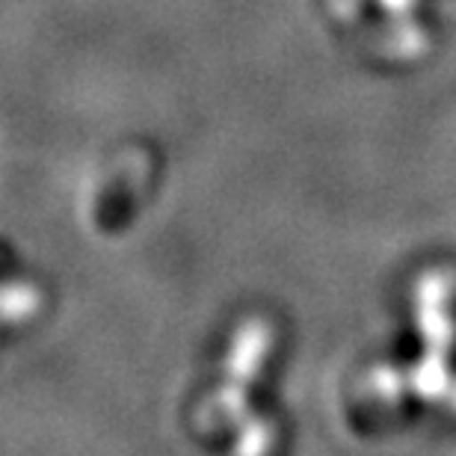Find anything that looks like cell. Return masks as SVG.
Here are the masks:
<instances>
[{
  "mask_svg": "<svg viewBox=\"0 0 456 456\" xmlns=\"http://www.w3.org/2000/svg\"><path fill=\"white\" fill-rule=\"evenodd\" d=\"M332 12L344 18L346 24H355V18H359V9H362V0H330Z\"/></svg>",
  "mask_w": 456,
  "mask_h": 456,
  "instance_id": "cell-1",
  "label": "cell"
},
{
  "mask_svg": "<svg viewBox=\"0 0 456 456\" xmlns=\"http://www.w3.org/2000/svg\"><path fill=\"white\" fill-rule=\"evenodd\" d=\"M382 6H386V9H391V12H400V15H406V12H412L415 0H382Z\"/></svg>",
  "mask_w": 456,
  "mask_h": 456,
  "instance_id": "cell-2",
  "label": "cell"
}]
</instances>
